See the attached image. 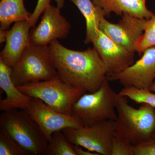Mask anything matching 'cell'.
<instances>
[{
    "label": "cell",
    "instance_id": "cell-27",
    "mask_svg": "<svg viewBox=\"0 0 155 155\" xmlns=\"http://www.w3.org/2000/svg\"><path fill=\"white\" fill-rule=\"evenodd\" d=\"M57 3V7L59 9H62L64 7L65 0H54Z\"/></svg>",
    "mask_w": 155,
    "mask_h": 155
},
{
    "label": "cell",
    "instance_id": "cell-1",
    "mask_svg": "<svg viewBox=\"0 0 155 155\" xmlns=\"http://www.w3.org/2000/svg\"><path fill=\"white\" fill-rule=\"evenodd\" d=\"M48 48L61 80L86 92L99 89L107 78V70L94 48L75 51L65 47L57 40Z\"/></svg>",
    "mask_w": 155,
    "mask_h": 155
},
{
    "label": "cell",
    "instance_id": "cell-13",
    "mask_svg": "<svg viewBox=\"0 0 155 155\" xmlns=\"http://www.w3.org/2000/svg\"><path fill=\"white\" fill-rule=\"evenodd\" d=\"M31 28L28 21H18L7 31L5 45L0 53V60L12 69L17 64L22 54L31 44Z\"/></svg>",
    "mask_w": 155,
    "mask_h": 155
},
{
    "label": "cell",
    "instance_id": "cell-28",
    "mask_svg": "<svg viewBox=\"0 0 155 155\" xmlns=\"http://www.w3.org/2000/svg\"><path fill=\"white\" fill-rule=\"evenodd\" d=\"M149 91H150L153 92L155 93V80L153 83L152 85L151 86L150 88Z\"/></svg>",
    "mask_w": 155,
    "mask_h": 155
},
{
    "label": "cell",
    "instance_id": "cell-9",
    "mask_svg": "<svg viewBox=\"0 0 155 155\" xmlns=\"http://www.w3.org/2000/svg\"><path fill=\"white\" fill-rule=\"evenodd\" d=\"M107 78L124 87L149 90L155 80V46L145 50L139 60L122 72Z\"/></svg>",
    "mask_w": 155,
    "mask_h": 155
},
{
    "label": "cell",
    "instance_id": "cell-19",
    "mask_svg": "<svg viewBox=\"0 0 155 155\" xmlns=\"http://www.w3.org/2000/svg\"><path fill=\"white\" fill-rule=\"evenodd\" d=\"M155 46V14L147 19L143 33L136 43V52L140 56L149 48Z\"/></svg>",
    "mask_w": 155,
    "mask_h": 155
},
{
    "label": "cell",
    "instance_id": "cell-29",
    "mask_svg": "<svg viewBox=\"0 0 155 155\" xmlns=\"http://www.w3.org/2000/svg\"><path fill=\"white\" fill-rule=\"evenodd\" d=\"M153 140H155V133L154 136Z\"/></svg>",
    "mask_w": 155,
    "mask_h": 155
},
{
    "label": "cell",
    "instance_id": "cell-2",
    "mask_svg": "<svg viewBox=\"0 0 155 155\" xmlns=\"http://www.w3.org/2000/svg\"><path fill=\"white\" fill-rule=\"evenodd\" d=\"M127 98L118 94L115 131L134 146L153 140L155 108L143 103L136 109L129 104Z\"/></svg>",
    "mask_w": 155,
    "mask_h": 155
},
{
    "label": "cell",
    "instance_id": "cell-6",
    "mask_svg": "<svg viewBox=\"0 0 155 155\" xmlns=\"http://www.w3.org/2000/svg\"><path fill=\"white\" fill-rule=\"evenodd\" d=\"M17 87L26 95L41 100L56 112L70 116L73 104L86 93L65 83L58 76Z\"/></svg>",
    "mask_w": 155,
    "mask_h": 155
},
{
    "label": "cell",
    "instance_id": "cell-4",
    "mask_svg": "<svg viewBox=\"0 0 155 155\" xmlns=\"http://www.w3.org/2000/svg\"><path fill=\"white\" fill-rule=\"evenodd\" d=\"M118 94L111 87L107 77L99 89L84 93L72 107L71 116L81 126L117 119L116 104Z\"/></svg>",
    "mask_w": 155,
    "mask_h": 155
},
{
    "label": "cell",
    "instance_id": "cell-15",
    "mask_svg": "<svg viewBox=\"0 0 155 155\" xmlns=\"http://www.w3.org/2000/svg\"><path fill=\"white\" fill-rule=\"evenodd\" d=\"M94 5L101 8L105 17L111 13L122 16L123 14L133 15L141 19H148L153 13L148 10L146 5V0H91Z\"/></svg>",
    "mask_w": 155,
    "mask_h": 155
},
{
    "label": "cell",
    "instance_id": "cell-17",
    "mask_svg": "<svg viewBox=\"0 0 155 155\" xmlns=\"http://www.w3.org/2000/svg\"><path fill=\"white\" fill-rule=\"evenodd\" d=\"M31 14L25 8L24 0H1L0 29L7 30L12 23L28 21Z\"/></svg>",
    "mask_w": 155,
    "mask_h": 155
},
{
    "label": "cell",
    "instance_id": "cell-24",
    "mask_svg": "<svg viewBox=\"0 0 155 155\" xmlns=\"http://www.w3.org/2000/svg\"><path fill=\"white\" fill-rule=\"evenodd\" d=\"M134 147V155H155V140H154Z\"/></svg>",
    "mask_w": 155,
    "mask_h": 155
},
{
    "label": "cell",
    "instance_id": "cell-26",
    "mask_svg": "<svg viewBox=\"0 0 155 155\" xmlns=\"http://www.w3.org/2000/svg\"><path fill=\"white\" fill-rule=\"evenodd\" d=\"M7 31L0 29V43L5 42L7 37Z\"/></svg>",
    "mask_w": 155,
    "mask_h": 155
},
{
    "label": "cell",
    "instance_id": "cell-10",
    "mask_svg": "<svg viewBox=\"0 0 155 155\" xmlns=\"http://www.w3.org/2000/svg\"><path fill=\"white\" fill-rule=\"evenodd\" d=\"M146 20L124 14L119 22L115 24L104 17L100 21L99 29L122 47L135 53L136 43L143 33Z\"/></svg>",
    "mask_w": 155,
    "mask_h": 155
},
{
    "label": "cell",
    "instance_id": "cell-5",
    "mask_svg": "<svg viewBox=\"0 0 155 155\" xmlns=\"http://www.w3.org/2000/svg\"><path fill=\"white\" fill-rule=\"evenodd\" d=\"M57 76L48 46L31 44L11 69V79L17 87L50 80Z\"/></svg>",
    "mask_w": 155,
    "mask_h": 155
},
{
    "label": "cell",
    "instance_id": "cell-16",
    "mask_svg": "<svg viewBox=\"0 0 155 155\" xmlns=\"http://www.w3.org/2000/svg\"><path fill=\"white\" fill-rule=\"evenodd\" d=\"M74 3L86 21V38L84 43H92L97 34L100 21L105 17L102 9L94 4L91 0H69Z\"/></svg>",
    "mask_w": 155,
    "mask_h": 155
},
{
    "label": "cell",
    "instance_id": "cell-8",
    "mask_svg": "<svg viewBox=\"0 0 155 155\" xmlns=\"http://www.w3.org/2000/svg\"><path fill=\"white\" fill-rule=\"evenodd\" d=\"M61 10L51 4L46 8L40 22L29 32L31 44L48 46L57 40L67 38L71 25L61 14Z\"/></svg>",
    "mask_w": 155,
    "mask_h": 155
},
{
    "label": "cell",
    "instance_id": "cell-20",
    "mask_svg": "<svg viewBox=\"0 0 155 155\" xmlns=\"http://www.w3.org/2000/svg\"><path fill=\"white\" fill-rule=\"evenodd\" d=\"M118 94L137 104L145 103L155 108V93L148 90L140 89L134 87H123Z\"/></svg>",
    "mask_w": 155,
    "mask_h": 155
},
{
    "label": "cell",
    "instance_id": "cell-21",
    "mask_svg": "<svg viewBox=\"0 0 155 155\" xmlns=\"http://www.w3.org/2000/svg\"><path fill=\"white\" fill-rule=\"evenodd\" d=\"M0 155H30L22 149L3 127L0 128Z\"/></svg>",
    "mask_w": 155,
    "mask_h": 155
},
{
    "label": "cell",
    "instance_id": "cell-23",
    "mask_svg": "<svg viewBox=\"0 0 155 155\" xmlns=\"http://www.w3.org/2000/svg\"><path fill=\"white\" fill-rule=\"evenodd\" d=\"M51 4V0H38L36 7L28 21L31 28L35 27L40 16Z\"/></svg>",
    "mask_w": 155,
    "mask_h": 155
},
{
    "label": "cell",
    "instance_id": "cell-3",
    "mask_svg": "<svg viewBox=\"0 0 155 155\" xmlns=\"http://www.w3.org/2000/svg\"><path fill=\"white\" fill-rule=\"evenodd\" d=\"M3 111V127L19 146L30 155H45L49 142L38 124L24 110Z\"/></svg>",
    "mask_w": 155,
    "mask_h": 155
},
{
    "label": "cell",
    "instance_id": "cell-12",
    "mask_svg": "<svg viewBox=\"0 0 155 155\" xmlns=\"http://www.w3.org/2000/svg\"><path fill=\"white\" fill-rule=\"evenodd\" d=\"M24 110L38 124L48 142L55 131L81 126L72 116L56 112L38 99L32 98L29 107Z\"/></svg>",
    "mask_w": 155,
    "mask_h": 155
},
{
    "label": "cell",
    "instance_id": "cell-11",
    "mask_svg": "<svg viewBox=\"0 0 155 155\" xmlns=\"http://www.w3.org/2000/svg\"><path fill=\"white\" fill-rule=\"evenodd\" d=\"M92 43L105 66L107 77L122 72L134 63L135 53L122 47L100 29Z\"/></svg>",
    "mask_w": 155,
    "mask_h": 155
},
{
    "label": "cell",
    "instance_id": "cell-25",
    "mask_svg": "<svg viewBox=\"0 0 155 155\" xmlns=\"http://www.w3.org/2000/svg\"><path fill=\"white\" fill-rule=\"evenodd\" d=\"M73 149L76 155H100L97 153L91 151L85 148H82V147L76 145L72 144Z\"/></svg>",
    "mask_w": 155,
    "mask_h": 155
},
{
    "label": "cell",
    "instance_id": "cell-18",
    "mask_svg": "<svg viewBox=\"0 0 155 155\" xmlns=\"http://www.w3.org/2000/svg\"><path fill=\"white\" fill-rule=\"evenodd\" d=\"M45 155H76L72 147L62 130L54 132L52 135Z\"/></svg>",
    "mask_w": 155,
    "mask_h": 155
},
{
    "label": "cell",
    "instance_id": "cell-22",
    "mask_svg": "<svg viewBox=\"0 0 155 155\" xmlns=\"http://www.w3.org/2000/svg\"><path fill=\"white\" fill-rule=\"evenodd\" d=\"M111 155H134V145L115 130L112 138Z\"/></svg>",
    "mask_w": 155,
    "mask_h": 155
},
{
    "label": "cell",
    "instance_id": "cell-7",
    "mask_svg": "<svg viewBox=\"0 0 155 155\" xmlns=\"http://www.w3.org/2000/svg\"><path fill=\"white\" fill-rule=\"evenodd\" d=\"M114 120H106L89 126L62 129L70 143L99 154L111 155L112 140L115 131Z\"/></svg>",
    "mask_w": 155,
    "mask_h": 155
},
{
    "label": "cell",
    "instance_id": "cell-14",
    "mask_svg": "<svg viewBox=\"0 0 155 155\" xmlns=\"http://www.w3.org/2000/svg\"><path fill=\"white\" fill-rule=\"evenodd\" d=\"M11 69L0 60V87L6 95L5 98L0 101V110H26L32 98L23 94L15 85L11 79Z\"/></svg>",
    "mask_w": 155,
    "mask_h": 155
}]
</instances>
